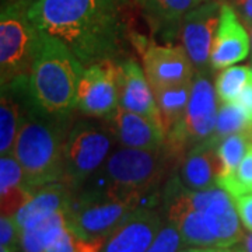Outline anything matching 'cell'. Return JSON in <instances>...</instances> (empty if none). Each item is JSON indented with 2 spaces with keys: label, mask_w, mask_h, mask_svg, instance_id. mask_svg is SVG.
<instances>
[{
  "label": "cell",
  "mask_w": 252,
  "mask_h": 252,
  "mask_svg": "<svg viewBox=\"0 0 252 252\" xmlns=\"http://www.w3.org/2000/svg\"><path fill=\"white\" fill-rule=\"evenodd\" d=\"M119 0H30L39 32L66 45L84 67L118 59L124 26Z\"/></svg>",
  "instance_id": "cell-1"
},
{
  "label": "cell",
  "mask_w": 252,
  "mask_h": 252,
  "mask_svg": "<svg viewBox=\"0 0 252 252\" xmlns=\"http://www.w3.org/2000/svg\"><path fill=\"white\" fill-rule=\"evenodd\" d=\"M69 118L48 114L32 98L28 101L13 154L34 193L45 185L62 181L64 144L72 127Z\"/></svg>",
  "instance_id": "cell-2"
},
{
  "label": "cell",
  "mask_w": 252,
  "mask_h": 252,
  "mask_svg": "<svg viewBox=\"0 0 252 252\" xmlns=\"http://www.w3.org/2000/svg\"><path fill=\"white\" fill-rule=\"evenodd\" d=\"M84 70L67 46L41 32L30 76L34 102L48 114L69 117L77 107V89Z\"/></svg>",
  "instance_id": "cell-3"
},
{
  "label": "cell",
  "mask_w": 252,
  "mask_h": 252,
  "mask_svg": "<svg viewBox=\"0 0 252 252\" xmlns=\"http://www.w3.org/2000/svg\"><path fill=\"white\" fill-rule=\"evenodd\" d=\"M174 164L177 160L167 146L157 150L121 147L111 153L98 171L102 172V187L95 192L140 205L142 198L161 184Z\"/></svg>",
  "instance_id": "cell-4"
},
{
  "label": "cell",
  "mask_w": 252,
  "mask_h": 252,
  "mask_svg": "<svg viewBox=\"0 0 252 252\" xmlns=\"http://www.w3.org/2000/svg\"><path fill=\"white\" fill-rule=\"evenodd\" d=\"M30 0H7L0 13V83L30 81L41 32L30 17Z\"/></svg>",
  "instance_id": "cell-5"
},
{
  "label": "cell",
  "mask_w": 252,
  "mask_h": 252,
  "mask_svg": "<svg viewBox=\"0 0 252 252\" xmlns=\"http://www.w3.org/2000/svg\"><path fill=\"white\" fill-rule=\"evenodd\" d=\"M117 142L108 122L83 119L72 125L64 144L62 181L73 193L102 168Z\"/></svg>",
  "instance_id": "cell-6"
},
{
  "label": "cell",
  "mask_w": 252,
  "mask_h": 252,
  "mask_svg": "<svg viewBox=\"0 0 252 252\" xmlns=\"http://www.w3.org/2000/svg\"><path fill=\"white\" fill-rule=\"evenodd\" d=\"M207 73L195 74L184 121L165 135V146L177 162L182 161L192 147L209 140L215 132L217 94Z\"/></svg>",
  "instance_id": "cell-7"
},
{
  "label": "cell",
  "mask_w": 252,
  "mask_h": 252,
  "mask_svg": "<svg viewBox=\"0 0 252 252\" xmlns=\"http://www.w3.org/2000/svg\"><path fill=\"white\" fill-rule=\"evenodd\" d=\"M139 207L130 200H118L101 192L74 195L67 207V227L83 240H107Z\"/></svg>",
  "instance_id": "cell-8"
},
{
  "label": "cell",
  "mask_w": 252,
  "mask_h": 252,
  "mask_svg": "<svg viewBox=\"0 0 252 252\" xmlns=\"http://www.w3.org/2000/svg\"><path fill=\"white\" fill-rule=\"evenodd\" d=\"M119 107V63L107 59L86 67L77 89V107L89 118H108Z\"/></svg>",
  "instance_id": "cell-9"
},
{
  "label": "cell",
  "mask_w": 252,
  "mask_h": 252,
  "mask_svg": "<svg viewBox=\"0 0 252 252\" xmlns=\"http://www.w3.org/2000/svg\"><path fill=\"white\" fill-rule=\"evenodd\" d=\"M220 0H207L189 11L181 24L182 46L198 72H209L212 45L221 16Z\"/></svg>",
  "instance_id": "cell-10"
},
{
  "label": "cell",
  "mask_w": 252,
  "mask_h": 252,
  "mask_svg": "<svg viewBox=\"0 0 252 252\" xmlns=\"http://www.w3.org/2000/svg\"><path fill=\"white\" fill-rule=\"evenodd\" d=\"M143 70L152 90L192 83L196 69L184 46L147 44L142 51Z\"/></svg>",
  "instance_id": "cell-11"
},
{
  "label": "cell",
  "mask_w": 252,
  "mask_h": 252,
  "mask_svg": "<svg viewBox=\"0 0 252 252\" xmlns=\"http://www.w3.org/2000/svg\"><path fill=\"white\" fill-rule=\"evenodd\" d=\"M162 227L161 215L152 207H137L105 240L101 252H147Z\"/></svg>",
  "instance_id": "cell-12"
},
{
  "label": "cell",
  "mask_w": 252,
  "mask_h": 252,
  "mask_svg": "<svg viewBox=\"0 0 252 252\" xmlns=\"http://www.w3.org/2000/svg\"><path fill=\"white\" fill-rule=\"evenodd\" d=\"M250 52V38L245 26L240 21L235 10L228 4H221V16L212 45L210 66L213 69H225L241 62Z\"/></svg>",
  "instance_id": "cell-13"
},
{
  "label": "cell",
  "mask_w": 252,
  "mask_h": 252,
  "mask_svg": "<svg viewBox=\"0 0 252 252\" xmlns=\"http://www.w3.org/2000/svg\"><path fill=\"white\" fill-rule=\"evenodd\" d=\"M107 119L121 147L157 150L165 146L164 127L143 115L118 107Z\"/></svg>",
  "instance_id": "cell-14"
},
{
  "label": "cell",
  "mask_w": 252,
  "mask_h": 252,
  "mask_svg": "<svg viewBox=\"0 0 252 252\" xmlns=\"http://www.w3.org/2000/svg\"><path fill=\"white\" fill-rule=\"evenodd\" d=\"M119 107L162 126L161 115L144 70L133 59L119 63Z\"/></svg>",
  "instance_id": "cell-15"
},
{
  "label": "cell",
  "mask_w": 252,
  "mask_h": 252,
  "mask_svg": "<svg viewBox=\"0 0 252 252\" xmlns=\"http://www.w3.org/2000/svg\"><path fill=\"white\" fill-rule=\"evenodd\" d=\"M223 174V165L217 147L209 142L192 147L181 161V184L190 190H203L219 187Z\"/></svg>",
  "instance_id": "cell-16"
},
{
  "label": "cell",
  "mask_w": 252,
  "mask_h": 252,
  "mask_svg": "<svg viewBox=\"0 0 252 252\" xmlns=\"http://www.w3.org/2000/svg\"><path fill=\"white\" fill-rule=\"evenodd\" d=\"M32 98L30 81H14L1 86L0 97V153L13 154L20 124L28 101Z\"/></svg>",
  "instance_id": "cell-17"
},
{
  "label": "cell",
  "mask_w": 252,
  "mask_h": 252,
  "mask_svg": "<svg viewBox=\"0 0 252 252\" xmlns=\"http://www.w3.org/2000/svg\"><path fill=\"white\" fill-rule=\"evenodd\" d=\"M207 0H144V17L156 35L165 41L180 35L181 24L189 11Z\"/></svg>",
  "instance_id": "cell-18"
},
{
  "label": "cell",
  "mask_w": 252,
  "mask_h": 252,
  "mask_svg": "<svg viewBox=\"0 0 252 252\" xmlns=\"http://www.w3.org/2000/svg\"><path fill=\"white\" fill-rule=\"evenodd\" d=\"M73 190L63 182H54L38 189L32 198L16 213V221L21 230L35 224L61 210H67L72 202Z\"/></svg>",
  "instance_id": "cell-19"
},
{
  "label": "cell",
  "mask_w": 252,
  "mask_h": 252,
  "mask_svg": "<svg viewBox=\"0 0 252 252\" xmlns=\"http://www.w3.org/2000/svg\"><path fill=\"white\" fill-rule=\"evenodd\" d=\"M24 170L14 157L6 154L0 158V205L1 216H16L18 210L32 198Z\"/></svg>",
  "instance_id": "cell-20"
},
{
  "label": "cell",
  "mask_w": 252,
  "mask_h": 252,
  "mask_svg": "<svg viewBox=\"0 0 252 252\" xmlns=\"http://www.w3.org/2000/svg\"><path fill=\"white\" fill-rule=\"evenodd\" d=\"M192 83H187L177 87L153 90L165 135L184 121L192 91Z\"/></svg>",
  "instance_id": "cell-21"
},
{
  "label": "cell",
  "mask_w": 252,
  "mask_h": 252,
  "mask_svg": "<svg viewBox=\"0 0 252 252\" xmlns=\"http://www.w3.org/2000/svg\"><path fill=\"white\" fill-rule=\"evenodd\" d=\"M67 228L66 210H61L23 230L21 252H45L46 248Z\"/></svg>",
  "instance_id": "cell-22"
},
{
  "label": "cell",
  "mask_w": 252,
  "mask_h": 252,
  "mask_svg": "<svg viewBox=\"0 0 252 252\" xmlns=\"http://www.w3.org/2000/svg\"><path fill=\"white\" fill-rule=\"evenodd\" d=\"M250 129H251V125L247 118V114L244 112V109L238 104H235V102L221 104V107L219 108V112H217L215 132L207 142L217 147V144L223 139H225L227 136L247 132Z\"/></svg>",
  "instance_id": "cell-23"
},
{
  "label": "cell",
  "mask_w": 252,
  "mask_h": 252,
  "mask_svg": "<svg viewBox=\"0 0 252 252\" xmlns=\"http://www.w3.org/2000/svg\"><path fill=\"white\" fill-rule=\"evenodd\" d=\"M252 80V70L248 66H231L219 73L215 81L217 99L221 104L235 102L245 86Z\"/></svg>",
  "instance_id": "cell-24"
},
{
  "label": "cell",
  "mask_w": 252,
  "mask_h": 252,
  "mask_svg": "<svg viewBox=\"0 0 252 252\" xmlns=\"http://www.w3.org/2000/svg\"><path fill=\"white\" fill-rule=\"evenodd\" d=\"M251 147L252 137L248 130L227 136L225 139H223L220 143L217 144V153H219L220 161L223 165L221 178L230 177L231 174H234L237 167L240 165V162L243 161V158L250 152Z\"/></svg>",
  "instance_id": "cell-25"
},
{
  "label": "cell",
  "mask_w": 252,
  "mask_h": 252,
  "mask_svg": "<svg viewBox=\"0 0 252 252\" xmlns=\"http://www.w3.org/2000/svg\"><path fill=\"white\" fill-rule=\"evenodd\" d=\"M219 187L227 190L233 198L252 192V147L240 162L234 174L219 181Z\"/></svg>",
  "instance_id": "cell-26"
},
{
  "label": "cell",
  "mask_w": 252,
  "mask_h": 252,
  "mask_svg": "<svg viewBox=\"0 0 252 252\" xmlns=\"http://www.w3.org/2000/svg\"><path fill=\"white\" fill-rule=\"evenodd\" d=\"M105 240H83L67 227L45 252H101Z\"/></svg>",
  "instance_id": "cell-27"
},
{
  "label": "cell",
  "mask_w": 252,
  "mask_h": 252,
  "mask_svg": "<svg viewBox=\"0 0 252 252\" xmlns=\"http://www.w3.org/2000/svg\"><path fill=\"white\" fill-rule=\"evenodd\" d=\"M184 247H187V244L180 230L171 223L165 221L147 252H180L184 250Z\"/></svg>",
  "instance_id": "cell-28"
},
{
  "label": "cell",
  "mask_w": 252,
  "mask_h": 252,
  "mask_svg": "<svg viewBox=\"0 0 252 252\" xmlns=\"http://www.w3.org/2000/svg\"><path fill=\"white\" fill-rule=\"evenodd\" d=\"M23 230L14 216H1L0 219V247L18 252L21 250Z\"/></svg>",
  "instance_id": "cell-29"
},
{
  "label": "cell",
  "mask_w": 252,
  "mask_h": 252,
  "mask_svg": "<svg viewBox=\"0 0 252 252\" xmlns=\"http://www.w3.org/2000/svg\"><path fill=\"white\" fill-rule=\"evenodd\" d=\"M233 199L244 227L252 233V192Z\"/></svg>",
  "instance_id": "cell-30"
},
{
  "label": "cell",
  "mask_w": 252,
  "mask_h": 252,
  "mask_svg": "<svg viewBox=\"0 0 252 252\" xmlns=\"http://www.w3.org/2000/svg\"><path fill=\"white\" fill-rule=\"evenodd\" d=\"M228 4L235 10L238 18L247 28H252V0H230Z\"/></svg>",
  "instance_id": "cell-31"
},
{
  "label": "cell",
  "mask_w": 252,
  "mask_h": 252,
  "mask_svg": "<svg viewBox=\"0 0 252 252\" xmlns=\"http://www.w3.org/2000/svg\"><path fill=\"white\" fill-rule=\"evenodd\" d=\"M235 104H238L244 109V112L247 114V118L250 121V125H251L252 129V80L245 86V89L240 94V97L235 101Z\"/></svg>",
  "instance_id": "cell-32"
},
{
  "label": "cell",
  "mask_w": 252,
  "mask_h": 252,
  "mask_svg": "<svg viewBox=\"0 0 252 252\" xmlns=\"http://www.w3.org/2000/svg\"><path fill=\"white\" fill-rule=\"evenodd\" d=\"M238 245L243 248L244 252H252V233L244 234L243 240L240 241Z\"/></svg>",
  "instance_id": "cell-33"
},
{
  "label": "cell",
  "mask_w": 252,
  "mask_h": 252,
  "mask_svg": "<svg viewBox=\"0 0 252 252\" xmlns=\"http://www.w3.org/2000/svg\"><path fill=\"white\" fill-rule=\"evenodd\" d=\"M215 252H244V250L237 244L233 247H227V248H216Z\"/></svg>",
  "instance_id": "cell-34"
},
{
  "label": "cell",
  "mask_w": 252,
  "mask_h": 252,
  "mask_svg": "<svg viewBox=\"0 0 252 252\" xmlns=\"http://www.w3.org/2000/svg\"><path fill=\"white\" fill-rule=\"evenodd\" d=\"M216 248H196V247H190V248H185L181 250L180 252H215Z\"/></svg>",
  "instance_id": "cell-35"
},
{
  "label": "cell",
  "mask_w": 252,
  "mask_h": 252,
  "mask_svg": "<svg viewBox=\"0 0 252 252\" xmlns=\"http://www.w3.org/2000/svg\"><path fill=\"white\" fill-rule=\"evenodd\" d=\"M119 1L122 3V1H129V0H119ZM132 1H136V3H140V4H142L144 0H132Z\"/></svg>",
  "instance_id": "cell-36"
},
{
  "label": "cell",
  "mask_w": 252,
  "mask_h": 252,
  "mask_svg": "<svg viewBox=\"0 0 252 252\" xmlns=\"http://www.w3.org/2000/svg\"><path fill=\"white\" fill-rule=\"evenodd\" d=\"M0 252H14V251H11V250H7V248H1V247H0Z\"/></svg>",
  "instance_id": "cell-37"
},
{
  "label": "cell",
  "mask_w": 252,
  "mask_h": 252,
  "mask_svg": "<svg viewBox=\"0 0 252 252\" xmlns=\"http://www.w3.org/2000/svg\"><path fill=\"white\" fill-rule=\"evenodd\" d=\"M248 132H250V133H251V137H252V129H251V130H248Z\"/></svg>",
  "instance_id": "cell-38"
},
{
  "label": "cell",
  "mask_w": 252,
  "mask_h": 252,
  "mask_svg": "<svg viewBox=\"0 0 252 252\" xmlns=\"http://www.w3.org/2000/svg\"><path fill=\"white\" fill-rule=\"evenodd\" d=\"M251 36H252V28H251Z\"/></svg>",
  "instance_id": "cell-39"
}]
</instances>
